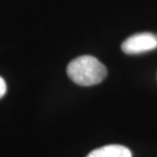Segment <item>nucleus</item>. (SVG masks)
Here are the masks:
<instances>
[{"label": "nucleus", "instance_id": "obj_4", "mask_svg": "<svg viewBox=\"0 0 157 157\" xmlns=\"http://www.w3.org/2000/svg\"><path fill=\"white\" fill-rule=\"evenodd\" d=\"M5 93H6V84L4 80L0 77V98H2Z\"/></svg>", "mask_w": 157, "mask_h": 157}, {"label": "nucleus", "instance_id": "obj_2", "mask_svg": "<svg viewBox=\"0 0 157 157\" xmlns=\"http://www.w3.org/2000/svg\"><path fill=\"white\" fill-rule=\"evenodd\" d=\"M157 48V36L152 33H140L128 37L121 44L122 51L127 54H141Z\"/></svg>", "mask_w": 157, "mask_h": 157}, {"label": "nucleus", "instance_id": "obj_1", "mask_svg": "<svg viewBox=\"0 0 157 157\" xmlns=\"http://www.w3.org/2000/svg\"><path fill=\"white\" fill-rule=\"evenodd\" d=\"M67 71L74 83L85 87L101 83L107 76V70L104 64L91 55L75 58L67 65Z\"/></svg>", "mask_w": 157, "mask_h": 157}, {"label": "nucleus", "instance_id": "obj_3", "mask_svg": "<svg viewBox=\"0 0 157 157\" xmlns=\"http://www.w3.org/2000/svg\"><path fill=\"white\" fill-rule=\"evenodd\" d=\"M86 157H132V152L121 145H106L93 150Z\"/></svg>", "mask_w": 157, "mask_h": 157}]
</instances>
